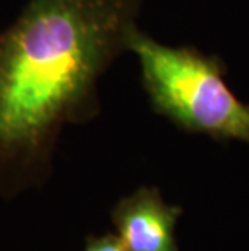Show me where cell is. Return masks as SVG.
<instances>
[{"label": "cell", "mask_w": 249, "mask_h": 251, "mask_svg": "<svg viewBox=\"0 0 249 251\" xmlns=\"http://www.w3.org/2000/svg\"><path fill=\"white\" fill-rule=\"evenodd\" d=\"M142 0H28L0 31V198L41 190L63 128L99 112L97 83L128 50Z\"/></svg>", "instance_id": "obj_1"}, {"label": "cell", "mask_w": 249, "mask_h": 251, "mask_svg": "<svg viewBox=\"0 0 249 251\" xmlns=\"http://www.w3.org/2000/svg\"><path fill=\"white\" fill-rule=\"evenodd\" d=\"M128 50L139 62L142 84L157 114L186 131L249 144V105L222 76L220 65L186 47H168L136 29Z\"/></svg>", "instance_id": "obj_2"}, {"label": "cell", "mask_w": 249, "mask_h": 251, "mask_svg": "<svg viewBox=\"0 0 249 251\" xmlns=\"http://www.w3.org/2000/svg\"><path fill=\"white\" fill-rule=\"evenodd\" d=\"M181 212L156 186H141L116 202L112 224L130 251H180L175 227Z\"/></svg>", "instance_id": "obj_3"}, {"label": "cell", "mask_w": 249, "mask_h": 251, "mask_svg": "<svg viewBox=\"0 0 249 251\" xmlns=\"http://www.w3.org/2000/svg\"><path fill=\"white\" fill-rule=\"evenodd\" d=\"M83 251H130L116 233L88 235Z\"/></svg>", "instance_id": "obj_4"}]
</instances>
